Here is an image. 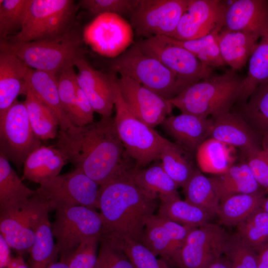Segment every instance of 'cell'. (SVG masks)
Wrapping results in <instances>:
<instances>
[{
  "label": "cell",
  "mask_w": 268,
  "mask_h": 268,
  "mask_svg": "<svg viewBox=\"0 0 268 268\" xmlns=\"http://www.w3.org/2000/svg\"><path fill=\"white\" fill-rule=\"evenodd\" d=\"M36 194L26 186L0 152V213L22 208Z\"/></svg>",
  "instance_id": "26"
},
{
  "label": "cell",
  "mask_w": 268,
  "mask_h": 268,
  "mask_svg": "<svg viewBox=\"0 0 268 268\" xmlns=\"http://www.w3.org/2000/svg\"><path fill=\"white\" fill-rule=\"evenodd\" d=\"M49 212L36 194L21 208L0 213V231L10 247L18 251H29L35 239V227Z\"/></svg>",
  "instance_id": "14"
},
{
  "label": "cell",
  "mask_w": 268,
  "mask_h": 268,
  "mask_svg": "<svg viewBox=\"0 0 268 268\" xmlns=\"http://www.w3.org/2000/svg\"><path fill=\"white\" fill-rule=\"evenodd\" d=\"M9 248L3 237L0 234V268H7L12 259Z\"/></svg>",
  "instance_id": "50"
},
{
  "label": "cell",
  "mask_w": 268,
  "mask_h": 268,
  "mask_svg": "<svg viewBox=\"0 0 268 268\" xmlns=\"http://www.w3.org/2000/svg\"><path fill=\"white\" fill-rule=\"evenodd\" d=\"M230 268H257V251L245 243L237 233L230 235L223 255Z\"/></svg>",
  "instance_id": "43"
},
{
  "label": "cell",
  "mask_w": 268,
  "mask_h": 268,
  "mask_svg": "<svg viewBox=\"0 0 268 268\" xmlns=\"http://www.w3.org/2000/svg\"><path fill=\"white\" fill-rule=\"evenodd\" d=\"M31 0H0V41L21 29Z\"/></svg>",
  "instance_id": "42"
},
{
  "label": "cell",
  "mask_w": 268,
  "mask_h": 268,
  "mask_svg": "<svg viewBox=\"0 0 268 268\" xmlns=\"http://www.w3.org/2000/svg\"><path fill=\"white\" fill-rule=\"evenodd\" d=\"M247 75L243 79L239 101L246 102L261 84L268 82V25L249 59Z\"/></svg>",
  "instance_id": "34"
},
{
  "label": "cell",
  "mask_w": 268,
  "mask_h": 268,
  "mask_svg": "<svg viewBox=\"0 0 268 268\" xmlns=\"http://www.w3.org/2000/svg\"><path fill=\"white\" fill-rule=\"evenodd\" d=\"M190 0H138L130 16L134 31L138 36L149 38L157 36L171 37L186 9Z\"/></svg>",
  "instance_id": "12"
},
{
  "label": "cell",
  "mask_w": 268,
  "mask_h": 268,
  "mask_svg": "<svg viewBox=\"0 0 268 268\" xmlns=\"http://www.w3.org/2000/svg\"><path fill=\"white\" fill-rule=\"evenodd\" d=\"M243 79L231 69L193 83L169 100L182 113L214 119L230 110L239 101Z\"/></svg>",
  "instance_id": "3"
},
{
  "label": "cell",
  "mask_w": 268,
  "mask_h": 268,
  "mask_svg": "<svg viewBox=\"0 0 268 268\" xmlns=\"http://www.w3.org/2000/svg\"><path fill=\"white\" fill-rule=\"evenodd\" d=\"M138 2V0H81L79 5L93 14L114 13L122 16H131Z\"/></svg>",
  "instance_id": "46"
},
{
  "label": "cell",
  "mask_w": 268,
  "mask_h": 268,
  "mask_svg": "<svg viewBox=\"0 0 268 268\" xmlns=\"http://www.w3.org/2000/svg\"><path fill=\"white\" fill-rule=\"evenodd\" d=\"M259 38L249 33L222 28L218 34V42L225 65L234 70L242 68L249 60Z\"/></svg>",
  "instance_id": "27"
},
{
  "label": "cell",
  "mask_w": 268,
  "mask_h": 268,
  "mask_svg": "<svg viewBox=\"0 0 268 268\" xmlns=\"http://www.w3.org/2000/svg\"><path fill=\"white\" fill-rule=\"evenodd\" d=\"M7 268H29L23 258L17 257L12 259Z\"/></svg>",
  "instance_id": "53"
},
{
  "label": "cell",
  "mask_w": 268,
  "mask_h": 268,
  "mask_svg": "<svg viewBox=\"0 0 268 268\" xmlns=\"http://www.w3.org/2000/svg\"><path fill=\"white\" fill-rule=\"evenodd\" d=\"M25 86L54 112L59 121L60 131H66L74 126L61 103L57 76L30 68L26 77Z\"/></svg>",
  "instance_id": "25"
},
{
  "label": "cell",
  "mask_w": 268,
  "mask_h": 268,
  "mask_svg": "<svg viewBox=\"0 0 268 268\" xmlns=\"http://www.w3.org/2000/svg\"><path fill=\"white\" fill-rule=\"evenodd\" d=\"M24 103L33 132L40 140L53 139L58 135L59 120L54 112L26 87Z\"/></svg>",
  "instance_id": "35"
},
{
  "label": "cell",
  "mask_w": 268,
  "mask_h": 268,
  "mask_svg": "<svg viewBox=\"0 0 268 268\" xmlns=\"http://www.w3.org/2000/svg\"><path fill=\"white\" fill-rule=\"evenodd\" d=\"M99 239L93 237L82 242L67 258L68 268H95Z\"/></svg>",
  "instance_id": "47"
},
{
  "label": "cell",
  "mask_w": 268,
  "mask_h": 268,
  "mask_svg": "<svg viewBox=\"0 0 268 268\" xmlns=\"http://www.w3.org/2000/svg\"><path fill=\"white\" fill-rule=\"evenodd\" d=\"M212 178L220 201L232 195L264 190L257 183L246 161L234 163L226 172Z\"/></svg>",
  "instance_id": "29"
},
{
  "label": "cell",
  "mask_w": 268,
  "mask_h": 268,
  "mask_svg": "<svg viewBox=\"0 0 268 268\" xmlns=\"http://www.w3.org/2000/svg\"><path fill=\"white\" fill-rule=\"evenodd\" d=\"M122 97L132 113L140 121L154 128L171 113L172 105L167 100L137 81L126 76L117 78Z\"/></svg>",
  "instance_id": "17"
},
{
  "label": "cell",
  "mask_w": 268,
  "mask_h": 268,
  "mask_svg": "<svg viewBox=\"0 0 268 268\" xmlns=\"http://www.w3.org/2000/svg\"><path fill=\"white\" fill-rule=\"evenodd\" d=\"M158 215L179 224L198 227L208 222L212 216L206 210L179 197H159Z\"/></svg>",
  "instance_id": "30"
},
{
  "label": "cell",
  "mask_w": 268,
  "mask_h": 268,
  "mask_svg": "<svg viewBox=\"0 0 268 268\" xmlns=\"http://www.w3.org/2000/svg\"><path fill=\"white\" fill-rule=\"evenodd\" d=\"M262 208L268 214V192H267V195L262 204Z\"/></svg>",
  "instance_id": "56"
},
{
  "label": "cell",
  "mask_w": 268,
  "mask_h": 268,
  "mask_svg": "<svg viewBox=\"0 0 268 268\" xmlns=\"http://www.w3.org/2000/svg\"><path fill=\"white\" fill-rule=\"evenodd\" d=\"M268 25V1L264 0H236L226 5L224 29L242 31L260 38Z\"/></svg>",
  "instance_id": "21"
},
{
  "label": "cell",
  "mask_w": 268,
  "mask_h": 268,
  "mask_svg": "<svg viewBox=\"0 0 268 268\" xmlns=\"http://www.w3.org/2000/svg\"><path fill=\"white\" fill-rule=\"evenodd\" d=\"M128 176L145 190L161 197H179L178 187L164 170L161 161L142 168L134 169Z\"/></svg>",
  "instance_id": "33"
},
{
  "label": "cell",
  "mask_w": 268,
  "mask_h": 268,
  "mask_svg": "<svg viewBox=\"0 0 268 268\" xmlns=\"http://www.w3.org/2000/svg\"><path fill=\"white\" fill-rule=\"evenodd\" d=\"M67 162L57 147L41 145L25 159L23 179L40 185L58 176Z\"/></svg>",
  "instance_id": "24"
},
{
  "label": "cell",
  "mask_w": 268,
  "mask_h": 268,
  "mask_svg": "<svg viewBox=\"0 0 268 268\" xmlns=\"http://www.w3.org/2000/svg\"><path fill=\"white\" fill-rule=\"evenodd\" d=\"M111 68L114 73L130 78L169 100L190 85L157 60L144 53L136 43L115 58Z\"/></svg>",
  "instance_id": "7"
},
{
  "label": "cell",
  "mask_w": 268,
  "mask_h": 268,
  "mask_svg": "<svg viewBox=\"0 0 268 268\" xmlns=\"http://www.w3.org/2000/svg\"><path fill=\"white\" fill-rule=\"evenodd\" d=\"M221 30L214 31L200 38L179 40L170 37L174 43L193 53L204 65L213 68L225 65L221 56L218 36Z\"/></svg>",
  "instance_id": "39"
},
{
  "label": "cell",
  "mask_w": 268,
  "mask_h": 268,
  "mask_svg": "<svg viewBox=\"0 0 268 268\" xmlns=\"http://www.w3.org/2000/svg\"><path fill=\"white\" fill-rule=\"evenodd\" d=\"M81 38L73 30L58 38L28 42L0 41V49L19 58L29 68L58 77L83 57Z\"/></svg>",
  "instance_id": "4"
},
{
  "label": "cell",
  "mask_w": 268,
  "mask_h": 268,
  "mask_svg": "<svg viewBox=\"0 0 268 268\" xmlns=\"http://www.w3.org/2000/svg\"><path fill=\"white\" fill-rule=\"evenodd\" d=\"M46 212L37 223L35 239L30 250V268H48L59 254Z\"/></svg>",
  "instance_id": "37"
},
{
  "label": "cell",
  "mask_w": 268,
  "mask_h": 268,
  "mask_svg": "<svg viewBox=\"0 0 268 268\" xmlns=\"http://www.w3.org/2000/svg\"><path fill=\"white\" fill-rule=\"evenodd\" d=\"M212 119L208 138L238 147L245 155L262 149V137L239 113L230 111Z\"/></svg>",
  "instance_id": "20"
},
{
  "label": "cell",
  "mask_w": 268,
  "mask_h": 268,
  "mask_svg": "<svg viewBox=\"0 0 268 268\" xmlns=\"http://www.w3.org/2000/svg\"><path fill=\"white\" fill-rule=\"evenodd\" d=\"M41 145L24 102L16 101L0 118V152L20 168L28 155Z\"/></svg>",
  "instance_id": "10"
},
{
  "label": "cell",
  "mask_w": 268,
  "mask_h": 268,
  "mask_svg": "<svg viewBox=\"0 0 268 268\" xmlns=\"http://www.w3.org/2000/svg\"><path fill=\"white\" fill-rule=\"evenodd\" d=\"M29 68L16 55L0 49V118L19 95L25 94V79Z\"/></svg>",
  "instance_id": "23"
},
{
  "label": "cell",
  "mask_w": 268,
  "mask_h": 268,
  "mask_svg": "<svg viewBox=\"0 0 268 268\" xmlns=\"http://www.w3.org/2000/svg\"><path fill=\"white\" fill-rule=\"evenodd\" d=\"M234 147L212 138L203 141L198 148L196 159L203 172L221 175L234 163Z\"/></svg>",
  "instance_id": "31"
},
{
  "label": "cell",
  "mask_w": 268,
  "mask_h": 268,
  "mask_svg": "<svg viewBox=\"0 0 268 268\" xmlns=\"http://www.w3.org/2000/svg\"><path fill=\"white\" fill-rule=\"evenodd\" d=\"M48 268H68L67 258H61L59 262H53Z\"/></svg>",
  "instance_id": "54"
},
{
  "label": "cell",
  "mask_w": 268,
  "mask_h": 268,
  "mask_svg": "<svg viewBox=\"0 0 268 268\" xmlns=\"http://www.w3.org/2000/svg\"><path fill=\"white\" fill-rule=\"evenodd\" d=\"M76 85L77 74L73 67L65 69L58 76V89L61 102L72 125L75 118Z\"/></svg>",
  "instance_id": "45"
},
{
  "label": "cell",
  "mask_w": 268,
  "mask_h": 268,
  "mask_svg": "<svg viewBox=\"0 0 268 268\" xmlns=\"http://www.w3.org/2000/svg\"><path fill=\"white\" fill-rule=\"evenodd\" d=\"M158 199L128 175L100 186L98 208L105 224L104 233L142 244L146 223L154 215Z\"/></svg>",
  "instance_id": "2"
},
{
  "label": "cell",
  "mask_w": 268,
  "mask_h": 268,
  "mask_svg": "<svg viewBox=\"0 0 268 268\" xmlns=\"http://www.w3.org/2000/svg\"><path fill=\"white\" fill-rule=\"evenodd\" d=\"M226 5L218 0H190L175 31L170 37L189 40L221 30Z\"/></svg>",
  "instance_id": "16"
},
{
  "label": "cell",
  "mask_w": 268,
  "mask_h": 268,
  "mask_svg": "<svg viewBox=\"0 0 268 268\" xmlns=\"http://www.w3.org/2000/svg\"><path fill=\"white\" fill-rule=\"evenodd\" d=\"M95 268H134L123 250L109 238L101 235Z\"/></svg>",
  "instance_id": "44"
},
{
  "label": "cell",
  "mask_w": 268,
  "mask_h": 268,
  "mask_svg": "<svg viewBox=\"0 0 268 268\" xmlns=\"http://www.w3.org/2000/svg\"><path fill=\"white\" fill-rule=\"evenodd\" d=\"M76 11L71 0H31L20 30L4 41L28 42L60 37L73 30Z\"/></svg>",
  "instance_id": "5"
},
{
  "label": "cell",
  "mask_w": 268,
  "mask_h": 268,
  "mask_svg": "<svg viewBox=\"0 0 268 268\" xmlns=\"http://www.w3.org/2000/svg\"><path fill=\"white\" fill-rule=\"evenodd\" d=\"M206 268H230V267L227 260L222 256L212 262Z\"/></svg>",
  "instance_id": "52"
},
{
  "label": "cell",
  "mask_w": 268,
  "mask_h": 268,
  "mask_svg": "<svg viewBox=\"0 0 268 268\" xmlns=\"http://www.w3.org/2000/svg\"><path fill=\"white\" fill-rule=\"evenodd\" d=\"M105 224L100 213L83 206H73L56 210L51 223L56 246L61 258H67L84 241L100 237Z\"/></svg>",
  "instance_id": "8"
},
{
  "label": "cell",
  "mask_w": 268,
  "mask_h": 268,
  "mask_svg": "<svg viewBox=\"0 0 268 268\" xmlns=\"http://www.w3.org/2000/svg\"><path fill=\"white\" fill-rule=\"evenodd\" d=\"M267 195L265 190L251 194H240L220 201L216 216L220 224L236 226L262 207Z\"/></svg>",
  "instance_id": "28"
},
{
  "label": "cell",
  "mask_w": 268,
  "mask_h": 268,
  "mask_svg": "<svg viewBox=\"0 0 268 268\" xmlns=\"http://www.w3.org/2000/svg\"><path fill=\"white\" fill-rule=\"evenodd\" d=\"M56 145L74 169L99 185L127 175L135 168L111 116L80 127L59 131Z\"/></svg>",
  "instance_id": "1"
},
{
  "label": "cell",
  "mask_w": 268,
  "mask_h": 268,
  "mask_svg": "<svg viewBox=\"0 0 268 268\" xmlns=\"http://www.w3.org/2000/svg\"><path fill=\"white\" fill-rule=\"evenodd\" d=\"M78 69L77 82L90 102L94 112L102 117H110L115 99L114 74L107 75L94 69L83 57L74 63Z\"/></svg>",
  "instance_id": "19"
},
{
  "label": "cell",
  "mask_w": 268,
  "mask_h": 268,
  "mask_svg": "<svg viewBox=\"0 0 268 268\" xmlns=\"http://www.w3.org/2000/svg\"><path fill=\"white\" fill-rule=\"evenodd\" d=\"M85 37L96 52L116 58L132 45L134 30L122 16L114 13H104L87 27Z\"/></svg>",
  "instance_id": "15"
},
{
  "label": "cell",
  "mask_w": 268,
  "mask_h": 268,
  "mask_svg": "<svg viewBox=\"0 0 268 268\" xmlns=\"http://www.w3.org/2000/svg\"><path fill=\"white\" fill-rule=\"evenodd\" d=\"M230 235L209 222L193 228L188 234L174 263L180 268H206L223 255Z\"/></svg>",
  "instance_id": "13"
},
{
  "label": "cell",
  "mask_w": 268,
  "mask_h": 268,
  "mask_svg": "<svg viewBox=\"0 0 268 268\" xmlns=\"http://www.w3.org/2000/svg\"><path fill=\"white\" fill-rule=\"evenodd\" d=\"M257 268H268V244L258 252Z\"/></svg>",
  "instance_id": "51"
},
{
  "label": "cell",
  "mask_w": 268,
  "mask_h": 268,
  "mask_svg": "<svg viewBox=\"0 0 268 268\" xmlns=\"http://www.w3.org/2000/svg\"><path fill=\"white\" fill-rule=\"evenodd\" d=\"M236 227L238 235L256 251L268 244V214L262 207Z\"/></svg>",
  "instance_id": "40"
},
{
  "label": "cell",
  "mask_w": 268,
  "mask_h": 268,
  "mask_svg": "<svg viewBox=\"0 0 268 268\" xmlns=\"http://www.w3.org/2000/svg\"><path fill=\"white\" fill-rule=\"evenodd\" d=\"M262 149L268 153V133L262 137Z\"/></svg>",
  "instance_id": "55"
},
{
  "label": "cell",
  "mask_w": 268,
  "mask_h": 268,
  "mask_svg": "<svg viewBox=\"0 0 268 268\" xmlns=\"http://www.w3.org/2000/svg\"><path fill=\"white\" fill-rule=\"evenodd\" d=\"M193 228L153 215L146 223L142 244L156 256H160L164 261L174 263L185 239Z\"/></svg>",
  "instance_id": "18"
},
{
  "label": "cell",
  "mask_w": 268,
  "mask_h": 268,
  "mask_svg": "<svg viewBox=\"0 0 268 268\" xmlns=\"http://www.w3.org/2000/svg\"><path fill=\"white\" fill-rule=\"evenodd\" d=\"M246 161L260 186L268 192V153L262 149L247 155Z\"/></svg>",
  "instance_id": "48"
},
{
  "label": "cell",
  "mask_w": 268,
  "mask_h": 268,
  "mask_svg": "<svg viewBox=\"0 0 268 268\" xmlns=\"http://www.w3.org/2000/svg\"><path fill=\"white\" fill-rule=\"evenodd\" d=\"M212 124L211 118L181 113L168 116L161 125L175 143L193 155L208 138Z\"/></svg>",
  "instance_id": "22"
},
{
  "label": "cell",
  "mask_w": 268,
  "mask_h": 268,
  "mask_svg": "<svg viewBox=\"0 0 268 268\" xmlns=\"http://www.w3.org/2000/svg\"><path fill=\"white\" fill-rule=\"evenodd\" d=\"M100 186L74 169L39 185L36 193L49 212L78 205L95 209L98 208Z\"/></svg>",
  "instance_id": "9"
},
{
  "label": "cell",
  "mask_w": 268,
  "mask_h": 268,
  "mask_svg": "<svg viewBox=\"0 0 268 268\" xmlns=\"http://www.w3.org/2000/svg\"><path fill=\"white\" fill-rule=\"evenodd\" d=\"M239 114L261 137L268 133V82L259 85L241 104Z\"/></svg>",
  "instance_id": "38"
},
{
  "label": "cell",
  "mask_w": 268,
  "mask_h": 268,
  "mask_svg": "<svg viewBox=\"0 0 268 268\" xmlns=\"http://www.w3.org/2000/svg\"><path fill=\"white\" fill-rule=\"evenodd\" d=\"M136 43L144 53L157 60L189 85L212 74V68L186 49L174 43L168 36H155Z\"/></svg>",
  "instance_id": "11"
},
{
  "label": "cell",
  "mask_w": 268,
  "mask_h": 268,
  "mask_svg": "<svg viewBox=\"0 0 268 268\" xmlns=\"http://www.w3.org/2000/svg\"><path fill=\"white\" fill-rule=\"evenodd\" d=\"M114 118L116 130L126 150L134 161L135 169H142L160 160L161 151L168 140L138 120L124 101L115 82Z\"/></svg>",
  "instance_id": "6"
},
{
  "label": "cell",
  "mask_w": 268,
  "mask_h": 268,
  "mask_svg": "<svg viewBox=\"0 0 268 268\" xmlns=\"http://www.w3.org/2000/svg\"><path fill=\"white\" fill-rule=\"evenodd\" d=\"M94 112L90 102L77 82L76 103L73 125L80 127L93 123Z\"/></svg>",
  "instance_id": "49"
},
{
  "label": "cell",
  "mask_w": 268,
  "mask_h": 268,
  "mask_svg": "<svg viewBox=\"0 0 268 268\" xmlns=\"http://www.w3.org/2000/svg\"><path fill=\"white\" fill-rule=\"evenodd\" d=\"M102 235L116 243L123 250L134 268H169L163 260H159L142 243L117 235L104 233Z\"/></svg>",
  "instance_id": "41"
},
{
  "label": "cell",
  "mask_w": 268,
  "mask_h": 268,
  "mask_svg": "<svg viewBox=\"0 0 268 268\" xmlns=\"http://www.w3.org/2000/svg\"><path fill=\"white\" fill-rule=\"evenodd\" d=\"M191 153L169 140L163 147L160 156L162 165L178 188L183 187L196 169Z\"/></svg>",
  "instance_id": "36"
},
{
  "label": "cell",
  "mask_w": 268,
  "mask_h": 268,
  "mask_svg": "<svg viewBox=\"0 0 268 268\" xmlns=\"http://www.w3.org/2000/svg\"><path fill=\"white\" fill-rule=\"evenodd\" d=\"M182 188L186 201L216 215L220 200L212 177L196 169Z\"/></svg>",
  "instance_id": "32"
}]
</instances>
